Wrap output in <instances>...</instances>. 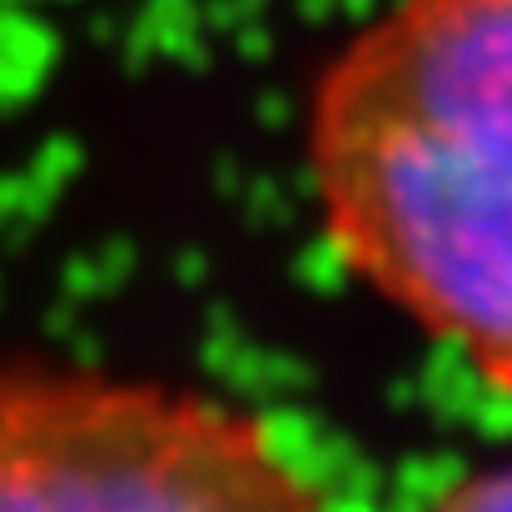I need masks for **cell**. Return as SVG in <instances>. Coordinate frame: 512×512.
<instances>
[{"instance_id": "cell-2", "label": "cell", "mask_w": 512, "mask_h": 512, "mask_svg": "<svg viewBox=\"0 0 512 512\" xmlns=\"http://www.w3.org/2000/svg\"><path fill=\"white\" fill-rule=\"evenodd\" d=\"M0 512H324L254 413L160 378L0 363Z\"/></svg>"}, {"instance_id": "cell-3", "label": "cell", "mask_w": 512, "mask_h": 512, "mask_svg": "<svg viewBox=\"0 0 512 512\" xmlns=\"http://www.w3.org/2000/svg\"><path fill=\"white\" fill-rule=\"evenodd\" d=\"M438 512H512V458L478 473V478H468V483H458Z\"/></svg>"}, {"instance_id": "cell-1", "label": "cell", "mask_w": 512, "mask_h": 512, "mask_svg": "<svg viewBox=\"0 0 512 512\" xmlns=\"http://www.w3.org/2000/svg\"><path fill=\"white\" fill-rule=\"evenodd\" d=\"M304 155L343 264L512 393V0H393L309 95Z\"/></svg>"}]
</instances>
